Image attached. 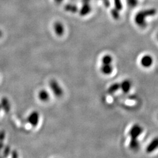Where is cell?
Segmentation results:
<instances>
[{
	"mask_svg": "<svg viewBox=\"0 0 158 158\" xmlns=\"http://www.w3.org/2000/svg\"><path fill=\"white\" fill-rule=\"evenodd\" d=\"M157 39H158V36H157Z\"/></svg>",
	"mask_w": 158,
	"mask_h": 158,
	"instance_id": "obj_22",
	"label": "cell"
},
{
	"mask_svg": "<svg viewBox=\"0 0 158 158\" xmlns=\"http://www.w3.org/2000/svg\"><path fill=\"white\" fill-rule=\"evenodd\" d=\"M143 131L144 129L142 126H141L139 124H136L131 127L128 133V135L129 136L130 139H138Z\"/></svg>",
	"mask_w": 158,
	"mask_h": 158,
	"instance_id": "obj_2",
	"label": "cell"
},
{
	"mask_svg": "<svg viewBox=\"0 0 158 158\" xmlns=\"http://www.w3.org/2000/svg\"><path fill=\"white\" fill-rule=\"evenodd\" d=\"M120 89V83H114L112 84L108 89V93L109 94H114L118 90Z\"/></svg>",
	"mask_w": 158,
	"mask_h": 158,
	"instance_id": "obj_13",
	"label": "cell"
},
{
	"mask_svg": "<svg viewBox=\"0 0 158 158\" xmlns=\"http://www.w3.org/2000/svg\"><path fill=\"white\" fill-rule=\"evenodd\" d=\"M91 10V8L89 3H84L83 6L80 11V14L82 16H86L90 13Z\"/></svg>",
	"mask_w": 158,
	"mask_h": 158,
	"instance_id": "obj_12",
	"label": "cell"
},
{
	"mask_svg": "<svg viewBox=\"0 0 158 158\" xmlns=\"http://www.w3.org/2000/svg\"><path fill=\"white\" fill-rule=\"evenodd\" d=\"M113 57L111 55H105L102 56L101 59V64H113Z\"/></svg>",
	"mask_w": 158,
	"mask_h": 158,
	"instance_id": "obj_14",
	"label": "cell"
},
{
	"mask_svg": "<svg viewBox=\"0 0 158 158\" xmlns=\"http://www.w3.org/2000/svg\"><path fill=\"white\" fill-rule=\"evenodd\" d=\"M39 119V116L37 112H33L29 115L28 121L32 125H37Z\"/></svg>",
	"mask_w": 158,
	"mask_h": 158,
	"instance_id": "obj_10",
	"label": "cell"
},
{
	"mask_svg": "<svg viewBox=\"0 0 158 158\" xmlns=\"http://www.w3.org/2000/svg\"><path fill=\"white\" fill-rule=\"evenodd\" d=\"M2 35V31L0 30V38H1Z\"/></svg>",
	"mask_w": 158,
	"mask_h": 158,
	"instance_id": "obj_21",
	"label": "cell"
},
{
	"mask_svg": "<svg viewBox=\"0 0 158 158\" xmlns=\"http://www.w3.org/2000/svg\"><path fill=\"white\" fill-rule=\"evenodd\" d=\"M55 1L57 4H60L63 1V0H55Z\"/></svg>",
	"mask_w": 158,
	"mask_h": 158,
	"instance_id": "obj_19",
	"label": "cell"
},
{
	"mask_svg": "<svg viewBox=\"0 0 158 158\" xmlns=\"http://www.w3.org/2000/svg\"><path fill=\"white\" fill-rule=\"evenodd\" d=\"M156 14V10L155 8H148L141 10L135 15L134 21L136 25L141 28H145L147 26L146 19Z\"/></svg>",
	"mask_w": 158,
	"mask_h": 158,
	"instance_id": "obj_1",
	"label": "cell"
},
{
	"mask_svg": "<svg viewBox=\"0 0 158 158\" xmlns=\"http://www.w3.org/2000/svg\"><path fill=\"white\" fill-rule=\"evenodd\" d=\"M65 10L67 11H69L71 13H75L77 11V8L75 6L71 5V4H68L65 6Z\"/></svg>",
	"mask_w": 158,
	"mask_h": 158,
	"instance_id": "obj_16",
	"label": "cell"
},
{
	"mask_svg": "<svg viewBox=\"0 0 158 158\" xmlns=\"http://www.w3.org/2000/svg\"><path fill=\"white\" fill-rule=\"evenodd\" d=\"M49 86L53 94H55L57 97H60L63 95V89L56 80H52L49 83Z\"/></svg>",
	"mask_w": 158,
	"mask_h": 158,
	"instance_id": "obj_3",
	"label": "cell"
},
{
	"mask_svg": "<svg viewBox=\"0 0 158 158\" xmlns=\"http://www.w3.org/2000/svg\"><path fill=\"white\" fill-rule=\"evenodd\" d=\"M132 88V82L128 80L125 79L120 83V89L124 93H128L130 91Z\"/></svg>",
	"mask_w": 158,
	"mask_h": 158,
	"instance_id": "obj_6",
	"label": "cell"
},
{
	"mask_svg": "<svg viewBox=\"0 0 158 158\" xmlns=\"http://www.w3.org/2000/svg\"><path fill=\"white\" fill-rule=\"evenodd\" d=\"M38 98L41 101L46 102L50 98V94L46 90H42L38 93Z\"/></svg>",
	"mask_w": 158,
	"mask_h": 158,
	"instance_id": "obj_9",
	"label": "cell"
},
{
	"mask_svg": "<svg viewBox=\"0 0 158 158\" xmlns=\"http://www.w3.org/2000/svg\"><path fill=\"white\" fill-rule=\"evenodd\" d=\"M141 65L144 68H149L153 63V58L150 55H145L140 60Z\"/></svg>",
	"mask_w": 158,
	"mask_h": 158,
	"instance_id": "obj_4",
	"label": "cell"
},
{
	"mask_svg": "<svg viewBox=\"0 0 158 158\" xmlns=\"http://www.w3.org/2000/svg\"><path fill=\"white\" fill-rule=\"evenodd\" d=\"M114 68L112 65V64H101V67H100V71L101 73L106 75V76H109L112 74L113 72Z\"/></svg>",
	"mask_w": 158,
	"mask_h": 158,
	"instance_id": "obj_7",
	"label": "cell"
},
{
	"mask_svg": "<svg viewBox=\"0 0 158 158\" xmlns=\"http://www.w3.org/2000/svg\"><path fill=\"white\" fill-rule=\"evenodd\" d=\"M158 149V137L152 139L146 148V152L148 153H151L155 152Z\"/></svg>",
	"mask_w": 158,
	"mask_h": 158,
	"instance_id": "obj_5",
	"label": "cell"
},
{
	"mask_svg": "<svg viewBox=\"0 0 158 158\" xmlns=\"http://www.w3.org/2000/svg\"><path fill=\"white\" fill-rule=\"evenodd\" d=\"M118 11H118L117 10L115 9L114 10V11H113L112 13H111L113 17L115 19H118V18H119V13H118Z\"/></svg>",
	"mask_w": 158,
	"mask_h": 158,
	"instance_id": "obj_18",
	"label": "cell"
},
{
	"mask_svg": "<svg viewBox=\"0 0 158 158\" xmlns=\"http://www.w3.org/2000/svg\"><path fill=\"white\" fill-rule=\"evenodd\" d=\"M129 147L133 151H138L140 147V143L138 139H130Z\"/></svg>",
	"mask_w": 158,
	"mask_h": 158,
	"instance_id": "obj_11",
	"label": "cell"
},
{
	"mask_svg": "<svg viewBox=\"0 0 158 158\" xmlns=\"http://www.w3.org/2000/svg\"><path fill=\"white\" fill-rule=\"evenodd\" d=\"M83 3H89L90 0H82Z\"/></svg>",
	"mask_w": 158,
	"mask_h": 158,
	"instance_id": "obj_20",
	"label": "cell"
},
{
	"mask_svg": "<svg viewBox=\"0 0 158 158\" xmlns=\"http://www.w3.org/2000/svg\"><path fill=\"white\" fill-rule=\"evenodd\" d=\"M127 5L130 8H134L138 4V0H126Z\"/></svg>",
	"mask_w": 158,
	"mask_h": 158,
	"instance_id": "obj_17",
	"label": "cell"
},
{
	"mask_svg": "<svg viewBox=\"0 0 158 158\" xmlns=\"http://www.w3.org/2000/svg\"><path fill=\"white\" fill-rule=\"evenodd\" d=\"M54 30L57 35L61 37L64 33V27L60 22H56L54 24Z\"/></svg>",
	"mask_w": 158,
	"mask_h": 158,
	"instance_id": "obj_8",
	"label": "cell"
},
{
	"mask_svg": "<svg viewBox=\"0 0 158 158\" xmlns=\"http://www.w3.org/2000/svg\"><path fill=\"white\" fill-rule=\"evenodd\" d=\"M114 1V6L115 9L117 10L118 11H121L122 8V4L121 0H113Z\"/></svg>",
	"mask_w": 158,
	"mask_h": 158,
	"instance_id": "obj_15",
	"label": "cell"
}]
</instances>
